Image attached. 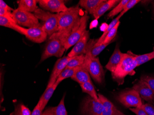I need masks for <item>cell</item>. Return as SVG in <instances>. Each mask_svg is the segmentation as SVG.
Here are the masks:
<instances>
[{
	"label": "cell",
	"instance_id": "obj_1",
	"mask_svg": "<svg viewBox=\"0 0 154 115\" xmlns=\"http://www.w3.org/2000/svg\"><path fill=\"white\" fill-rule=\"evenodd\" d=\"M81 13L79 5H77L59 14L58 31L54 34L62 40L63 44L73 30L79 26L83 15Z\"/></svg>",
	"mask_w": 154,
	"mask_h": 115
},
{
	"label": "cell",
	"instance_id": "obj_2",
	"mask_svg": "<svg viewBox=\"0 0 154 115\" xmlns=\"http://www.w3.org/2000/svg\"><path fill=\"white\" fill-rule=\"evenodd\" d=\"M135 56L132 53H124L119 65L114 72H112L113 79L119 85L122 84L125 77L128 75H132L135 68L137 67Z\"/></svg>",
	"mask_w": 154,
	"mask_h": 115
},
{
	"label": "cell",
	"instance_id": "obj_3",
	"mask_svg": "<svg viewBox=\"0 0 154 115\" xmlns=\"http://www.w3.org/2000/svg\"><path fill=\"white\" fill-rule=\"evenodd\" d=\"M34 14L43 22L42 27L48 36L51 37L58 31L59 14H54L38 8Z\"/></svg>",
	"mask_w": 154,
	"mask_h": 115
},
{
	"label": "cell",
	"instance_id": "obj_4",
	"mask_svg": "<svg viewBox=\"0 0 154 115\" xmlns=\"http://www.w3.org/2000/svg\"><path fill=\"white\" fill-rule=\"evenodd\" d=\"M65 50L62 40L54 34L50 37V41L42 55L41 61H44L52 56L60 58Z\"/></svg>",
	"mask_w": 154,
	"mask_h": 115
},
{
	"label": "cell",
	"instance_id": "obj_5",
	"mask_svg": "<svg viewBox=\"0 0 154 115\" xmlns=\"http://www.w3.org/2000/svg\"><path fill=\"white\" fill-rule=\"evenodd\" d=\"M12 14L13 20L19 26L29 28L42 26L38 19L32 13L22 11L17 8L12 12Z\"/></svg>",
	"mask_w": 154,
	"mask_h": 115
},
{
	"label": "cell",
	"instance_id": "obj_6",
	"mask_svg": "<svg viewBox=\"0 0 154 115\" xmlns=\"http://www.w3.org/2000/svg\"><path fill=\"white\" fill-rule=\"evenodd\" d=\"M88 14L86 11L84 13L80 19L79 26L73 30L69 37L65 41L63 45L66 50H67L70 47L75 45L86 31V27L89 19Z\"/></svg>",
	"mask_w": 154,
	"mask_h": 115
},
{
	"label": "cell",
	"instance_id": "obj_7",
	"mask_svg": "<svg viewBox=\"0 0 154 115\" xmlns=\"http://www.w3.org/2000/svg\"><path fill=\"white\" fill-rule=\"evenodd\" d=\"M116 98L124 106L128 108L141 107L143 104L139 93L133 89L122 92L117 96Z\"/></svg>",
	"mask_w": 154,
	"mask_h": 115
},
{
	"label": "cell",
	"instance_id": "obj_8",
	"mask_svg": "<svg viewBox=\"0 0 154 115\" xmlns=\"http://www.w3.org/2000/svg\"><path fill=\"white\" fill-rule=\"evenodd\" d=\"M86 53L88 55V70L90 76L98 83H103L104 81V71L99 58L92 57L88 50Z\"/></svg>",
	"mask_w": 154,
	"mask_h": 115
},
{
	"label": "cell",
	"instance_id": "obj_9",
	"mask_svg": "<svg viewBox=\"0 0 154 115\" xmlns=\"http://www.w3.org/2000/svg\"><path fill=\"white\" fill-rule=\"evenodd\" d=\"M103 106L100 100H97L88 96L84 98L81 105L83 115H101Z\"/></svg>",
	"mask_w": 154,
	"mask_h": 115
},
{
	"label": "cell",
	"instance_id": "obj_10",
	"mask_svg": "<svg viewBox=\"0 0 154 115\" xmlns=\"http://www.w3.org/2000/svg\"><path fill=\"white\" fill-rule=\"evenodd\" d=\"M38 2L43 10L50 11L52 13L60 14L68 9L64 2L61 0H39Z\"/></svg>",
	"mask_w": 154,
	"mask_h": 115
},
{
	"label": "cell",
	"instance_id": "obj_11",
	"mask_svg": "<svg viewBox=\"0 0 154 115\" xmlns=\"http://www.w3.org/2000/svg\"><path fill=\"white\" fill-rule=\"evenodd\" d=\"M24 35L32 42L41 44L47 38V34L41 26L24 29Z\"/></svg>",
	"mask_w": 154,
	"mask_h": 115
},
{
	"label": "cell",
	"instance_id": "obj_12",
	"mask_svg": "<svg viewBox=\"0 0 154 115\" xmlns=\"http://www.w3.org/2000/svg\"><path fill=\"white\" fill-rule=\"evenodd\" d=\"M71 57L64 56L57 60L54 64L53 70L51 74L50 80L48 83L47 89L51 87L57 82V79L62 71L66 68L68 61L71 59Z\"/></svg>",
	"mask_w": 154,
	"mask_h": 115
},
{
	"label": "cell",
	"instance_id": "obj_13",
	"mask_svg": "<svg viewBox=\"0 0 154 115\" xmlns=\"http://www.w3.org/2000/svg\"><path fill=\"white\" fill-rule=\"evenodd\" d=\"M88 55L86 53L85 54V59L83 65L79 66L71 77L72 80L79 83L80 85L89 81H91L88 70Z\"/></svg>",
	"mask_w": 154,
	"mask_h": 115
},
{
	"label": "cell",
	"instance_id": "obj_14",
	"mask_svg": "<svg viewBox=\"0 0 154 115\" xmlns=\"http://www.w3.org/2000/svg\"><path fill=\"white\" fill-rule=\"evenodd\" d=\"M132 89L135 90L141 98L146 101L151 103L154 100V92L150 89L148 85L145 82L140 79L134 85Z\"/></svg>",
	"mask_w": 154,
	"mask_h": 115
},
{
	"label": "cell",
	"instance_id": "obj_15",
	"mask_svg": "<svg viewBox=\"0 0 154 115\" xmlns=\"http://www.w3.org/2000/svg\"><path fill=\"white\" fill-rule=\"evenodd\" d=\"M90 38L89 31H86L82 38L75 44L72 50L68 53V57H72L86 53V47Z\"/></svg>",
	"mask_w": 154,
	"mask_h": 115
},
{
	"label": "cell",
	"instance_id": "obj_16",
	"mask_svg": "<svg viewBox=\"0 0 154 115\" xmlns=\"http://www.w3.org/2000/svg\"><path fill=\"white\" fill-rule=\"evenodd\" d=\"M98 97L103 106L101 115H125L119 110L116 106L104 96L99 93L98 94Z\"/></svg>",
	"mask_w": 154,
	"mask_h": 115
},
{
	"label": "cell",
	"instance_id": "obj_17",
	"mask_svg": "<svg viewBox=\"0 0 154 115\" xmlns=\"http://www.w3.org/2000/svg\"><path fill=\"white\" fill-rule=\"evenodd\" d=\"M124 53H122L120 51L118 46H116L113 54L111 56L109 62L105 66V68L109 71L111 73L114 72L122 61Z\"/></svg>",
	"mask_w": 154,
	"mask_h": 115
},
{
	"label": "cell",
	"instance_id": "obj_18",
	"mask_svg": "<svg viewBox=\"0 0 154 115\" xmlns=\"http://www.w3.org/2000/svg\"><path fill=\"white\" fill-rule=\"evenodd\" d=\"M121 1H117V0L105 1L104 2L99 5V7H98L97 10L93 14V16L95 20H98L107 11L112 8L118 3H119Z\"/></svg>",
	"mask_w": 154,
	"mask_h": 115
},
{
	"label": "cell",
	"instance_id": "obj_19",
	"mask_svg": "<svg viewBox=\"0 0 154 115\" xmlns=\"http://www.w3.org/2000/svg\"><path fill=\"white\" fill-rule=\"evenodd\" d=\"M65 95L61 98L60 102L55 107H48L41 115H67V112L65 106L64 99Z\"/></svg>",
	"mask_w": 154,
	"mask_h": 115
},
{
	"label": "cell",
	"instance_id": "obj_20",
	"mask_svg": "<svg viewBox=\"0 0 154 115\" xmlns=\"http://www.w3.org/2000/svg\"><path fill=\"white\" fill-rule=\"evenodd\" d=\"M105 0H80L79 5L90 14H93L99 5Z\"/></svg>",
	"mask_w": 154,
	"mask_h": 115
},
{
	"label": "cell",
	"instance_id": "obj_21",
	"mask_svg": "<svg viewBox=\"0 0 154 115\" xmlns=\"http://www.w3.org/2000/svg\"><path fill=\"white\" fill-rule=\"evenodd\" d=\"M0 25L5 27L9 28L19 33L24 35V27H22L15 23L13 19L0 16Z\"/></svg>",
	"mask_w": 154,
	"mask_h": 115
},
{
	"label": "cell",
	"instance_id": "obj_22",
	"mask_svg": "<svg viewBox=\"0 0 154 115\" xmlns=\"http://www.w3.org/2000/svg\"><path fill=\"white\" fill-rule=\"evenodd\" d=\"M37 2L38 1L36 0H20L17 2L18 8L22 11L32 13L38 8Z\"/></svg>",
	"mask_w": 154,
	"mask_h": 115
},
{
	"label": "cell",
	"instance_id": "obj_23",
	"mask_svg": "<svg viewBox=\"0 0 154 115\" xmlns=\"http://www.w3.org/2000/svg\"><path fill=\"white\" fill-rule=\"evenodd\" d=\"M59 84L60 83L58 82H56L51 87L49 88H47V89L46 88L45 92L43 93V95L41 97L39 101L41 102V108L42 110H44L46 105L47 104L48 101L50 100V98L52 96L54 92V91L56 89Z\"/></svg>",
	"mask_w": 154,
	"mask_h": 115
},
{
	"label": "cell",
	"instance_id": "obj_24",
	"mask_svg": "<svg viewBox=\"0 0 154 115\" xmlns=\"http://www.w3.org/2000/svg\"><path fill=\"white\" fill-rule=\"evenodd\" d=\"M83 92L87 93L89 96L96 100H99L98 95L96 92L94 85L91 81L86 82L80 85Z\"/></svg>",
	"mask_w": 154,
	"mask_h": 115
},
{
	"label": "cell",
	"instance_id": "obj_25",
	"mask_svg": "<svg viewBox=\"0 0 154 115\" xmlns=\"http://www.w3.org/2000/svg\"><path fill=\"white\" fill-rule=\"evenodd\" d=\"M85 59V54L77 55L71 57L68 61L66 68H73L81 66L84 63Z\"/></svg>",
	"mask_w": 154,
	"mask_h": 115
},
{
	"label": "cell",
	"instance_id": "obj_26",
	"mask_svg": "<svg viewBox=\"0 0 154 115\" xmlns=\"http://www.w3.org/2000/svg\"><path fill=\"white\" fill-rule=\"evenodd\" d=\"M123 15L120 14V15H119L116 19H114V20L110 23L109 25L108 26L107 30L104 32L103 33L102 35V36L99 38V39H98L97 41V43L95 44V46L103 44L108 33L116 25L117 23L120 21V19H121V17Z\"/></svg>",
	"mask_w": 154,
	"mask_h": 115
},
{
	"label": "cell",
	"instance_id": "obj_27",
	"mask_svg": "<svg viewBox=\"0 0 154 115\" xmlns=\"http://www.w3.org/2000/svg\"><path fill=\"white\" fill-rule=\"evenodd\" d=\"M79 67H75L73 68H65L64 70L62 71L60 73V76L57 79V82L60 83L61 81L64 80L65 79L68 78L69 77L71 78L74 75L75 72L79 69Z\"/></svg>",
	"mask_w": 154,
	"mask_h": 115
},
{
	"label": "cell",
	"instance_id": "obj_28",
	"mask_svg": "<svg viewBox=\"0 0 154 115\" xmlns=\"http://www.w3.org/2000/svg\"><path fill=\"white\" fill-rule=\"evenodd\" d=\"M153 59H154V51L149 53L135 56V59L137 63V66H140Z\"/></svg>",
	"mask_w": 154,
	"mask_h": 115
},
{
	"label": "cell",
	"instance_id": "obj_29",
	"mask_svg": "<svg viewBox=\"0 0 154 115\" xmlns=\"http://www.w3.org/2000/svg\"><path fill=\"white\" fill-rule=\"evenodd\" d=\"M129 0H122L120 2L119 4L115 7V8L110 12V13L108 14V18H111L114 17V16L120 13L121 14L125 6L127 4V3L128 2Z\"/></svg>",
	"mask_w": 154,
	"mask_h": 115
},
{
	"label": "cell",
	"instance_id": "obj_30",
	"mask_svg": "<svg viewBox=\"0 0 154 115\" xmlns=\"http://www.w3.org/2000/svg\"><path fill=\"white\" fill-rule=\"evenodd\" d=\"M32 112L29 108L23 104H19L15 107V110L11 115H31Z\"/></svg>",
	"mask_w": 154,
	"mask_h": 115
},
{
	"label": "cell",
	"instance_id": "obj_31",
	"mask_svg": "<svg viewBox=\"0 0 154 115\" xmlns=\"http://www.w3.org/2000/svg\"><path fill=\"white\" fill-rule=\"evenodd\" d=\"M120 21H119L116 25L108 33L106 36V38H105L103 43L104 44H110L112 41L113 40V39L116 37L117 32L118 29L120 25Z\"/></svg>",
	"mask_w": 154,
	"mask_h": 115
},
{
	"label": "cell",
	"instance_id": "obj_32",
	"mask_svg": "<svg viewBox=\"0 0 154 115\" xmlns=\"http://www.w3.org/2000/svg\"><path fill=\"white\" fill-rule=\"evenodd\" d=\"M140 1L139 0H129L128 2L125 6L123 10L121 13V14L123 15L125 13H127L128 10L131 9L133 7H134L137 4L140 2Z\"/></svg>",
	"mask_w": 154,
	"mask_h": 115
},
{
	"label": "cell",
	"instance_id": "obj_33",
	"mask_svg": "<svg viewBox=\"0 0 154 115\" xmlns=\"http://www.w3.org/2000/svg\"><path fill=\"white\" fill-rule=\"evenodd\" d=\"M140 79L147 84L154 92V77L148 76H142Z\"/></svg>",
	"mask_w": 154,
	"mask_h": 115
},
{
	"label": "cell",
	"instance_id": "obj_34",
	"mask_svg": "<svg viewBox=\"0 0 154 115\" xmlns=\"http://www.w3.org/2000/svg\"><path fill=\"white\" fill-rule=\"evenodd\" d=\"M142 108L145 111L147 115H154V105L150 103L143 104Z\"/></svg>",
	"mask_w": 154,
	"mask_h": 115
},
{
	"label": "cell",
	"instance_id": "obj_35",
	"mask_svg": "<svg viewBox=\"0 0 154 115\" xmlns=\"http://www.w3.org/2000/svg\"><path fill=\"white\" fill-rule=\"evenodd\" d=\"M41 106V102L39 101L38 104L35 106L32 112L31 115H41L43 111L42 109Z\"/></svg>",
	"mask_w": 154,
	"mask_h": 115
},
{
	"label": "cell",
	"instance_id": "obj_36",
	"mask_svg": "<svg viewBox=\"0 0 154 115\" xmlns=\"http://www.w3.org/2000/svg\"><path fill=\"white\" fill-rule=\"evenodd\" d=\"M0 16L6 17V18L13 19L12 12L7 11L2 8H0Z\"/></svg>",
	"mask_w": 154,
	"mask_h": 115
},
{
	"label": "cell",
	"instance_id": "obj_37",
	"mask_svg": "<svg viewBox=\"0 0 154 115\" xmlns=\"http://www.w3.org/2000/svg\"><path fill=\"white\" fill-rule=\"evenodd\" d=\"M129 110L137 115H147L141 107H137V108H130Z\"/></svg>",
	"mask_w": 154,
	"mask_h": 115
},
{
	"label": "cell",
	"instance_id": "obj_38",
	"mask_svg": "<svg viewBox=\"0 0 154 115\" xmlns=\"http://www.w3.org/2000/svg\"><path fill=\"white\" fill-rule=\"evenodd\" d=\"M0 8H2L7 11H9V12H11V11L13 12L14 9L11 8V7H9L8 4H6L2 0L0 1Z\"/></svg>",
	"mask_w": 154,
	"mask_h": 115
},
{
	"label": "cell",
	"instance_id": "obj_39",
	"mask_svg": "<svg viewBox=\"0 0 154 115\" xmlns=\"http://www.w3.org/2000/svg\"><path fill=\"white\" fill-rule=\"evenodd\" d=\"M98 23V22L97 20H93V21L91 22L90 26V29L94 28H96V27L97 26Z\"/></svg>",
	"mask_w": 154,
	"mask_h": 115
},
{
	"label": "cell",
	"instance_id": "obj_40",
	"mask_svg": "<svg viewBox=\"0 0 154 115\" xmlns=\"http://www.w3.org/2000/svg\"><path fill=\"white\" fill-rule=\"evenodd\" d=\"M108 26H109V25H107L106 23H103V24H102V26L100 27V30L104 32L105 31L107 30Z\"/></svg>",
	"mask_w": 154,
	"mask_h": 115
}]
</instances>
